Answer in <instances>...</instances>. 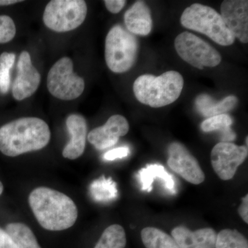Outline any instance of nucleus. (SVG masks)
<instances>
[{
    "instance_id": "ddd939ff",
    "label": "nucleus",
    "mask_w": 248,
    "mask_h": 248,
    "mask_svg": "<svg viewBox=\"0 0 248 248\" xmlns=\"http://www.w3.org/2000/svg\"><path fill=\"white\" fill-rule=\"evenodd\" d=\"M129 131L128 121L123 116L112 115L102 126L93 129L87 136L88 140L98 150L115 146L121 137Z\"/></svg>"
},
{
    "instance_id": "aec40b11",
    "label": "nucleus",
    "mask_w": 248,
    "mask_h": 248,
    "mask_svg": "<svg viewBox=\"0 0 248 248\" xmlns=\"http://www.w3.org/2000/svg\"><path fill=\"white\" fill-rule=\"evenodd\" d=\"M6 232L18 248H41L33 232L24 223H10Z\"/></svg>"
},
{
    "instance_id": "6e6552de",
    "label": "nucleus",
    "mask_w": 248,
    "mask_h": 248,
    "mask_svg": "<svg viewBox=\"0 0 248 248\" xmlns=\"http://www.w3.org/2000/svg\"><path fill=\"white\" fill-rule=\"evenodd\" d=\"M174 46L183 60L198 69L218 66L221 61V55L216 49L187 31L176 37Z\"/></svg>"
},
{
    "instance_id": "2f4dec72",
    "label": "nucleus",
    "mask_w": 248,
    "mask_h": 248,
    "mask_svg": "<svg viewBox=\"0 0 248 248\" xmlns=\"http://www.w3.org/2000/svg\"><path fill=\"white\" fill-rule=\"evenodd\" d=\"M3 190H4V186H3L2 183L0 182V195L2 194Z\"/></svg>"
},
{
    "instance_id": "423d86ee",
    "label": "nucleus",
    "mask_w": 248,
    "mask_h": 248,
    "mask_svg": "<svg viewBox=\"0 0 248 248\" xmlns=\"http://www.w3.org/2000/svg\"><path fill=\"white\" fill-rule=\"evenodd\" d=\"M87 11V5L83 0H53L46 6L44 23L55 32H68L82 24Z\"/></svg>"
},
{
    "instance_id": "2eb2a0df",
    "label": "nucleus",
    "mask_w": 248,
    "mask_h": 248,
    "mask_svg": "<svg viewBox=\"0 0 248 248\" xmlns=\"http://www.w3.org/2000/svg\"><path fill=\"white\" fill-rule=\"evenodd\" d=\"M217 235L216 231L211 228L192 232L180 226L172 231V237L179 248H215Z\"/></svg>"
},
{
    "instance_id": "5701e85b",
    "label": "nucleus",
    "mask_w": 248,
    "mask_h": 248,
    "mask_svg": "<svg viewBox=\"0 0 248 248\" xmlns=\"http://www.w3.org/2000/svg\"><path fill=\"white\" fill-rule=\"evenodd\" d=\"M125 245L126 236L123 227L114 224L104 231L94 248H125Z\"/></svg>"
},
{
    "instance_id": "a211bd4d",
    "label": "nucleus",
    "mask_w": 248,
    "mask_h": 248,
    "mask_svg": "<svg viewBox=\"0 0 248 248\" xmlns=\"http://www.w3.org/2000/svg\"><path fill=\"white\" fill-rule=\"evenodd\" d=\"M237 102V98L234 96H228L223 100L217 102L210 96L202 94L197 97L195 104L199 112L204 117L210 118L232 110Z\"/></svg>"
},
{
    "instance_id": "a878e982",
    "label": "nucleus",
    "mask_w": 248,
    "mask_h": 248,
    "mask_svg": "<svg viewBox=\"0 0 248 248\" xmlns=\"http://www.w3.org/2000/svg\"><path fill=\"white\" fill-rule=\"evenodd\" d=\"M16 34V24L12 18L8 16H0V44L9 42Z\"/></svg>"
},
{
    "instance_id": "f257e3e1",
    "label": "nucleus",
    "mask_w": 248,
    "mask_h": 248,
    "mask_svg": "<svg viewBox=\"0 0 248 248\" xmlns=\"http://www.w3.org/2000/svg\"><path fill=\"white\" fill-rule=\"evenodd\" d=\"M29 202L37 221L47 231H64L74 226L78 219L76 203L58 190L37 187L31 192Z\"/></svg>"
},
{
    "instance_id": "7c9ffc66",
    "label": "nucleus",
    "mask_w": 248,
    "mask_h": 248,
    "mask_svg": "<svg viewBox=\"0 0 248 248\" xmlns=\"http://www.w3.org/2000/svg\"><path fill=\"white\" fill-rule=\"evenodd\" d=\"M22 1H18V0H0V6H9V5L22 2Z\"/></svg>"
},
{
    "instance_id": "9d476101",
    "label": "nucleus",
    "mask_w": 248,
    "mask_h": 248,
    "mask_svg": "<svg viewBox=\"0 0 248 248\" xmlns=\"http://www.w3.org/2000/svg\"><path fill=\"white\" fill-rule=\"evenodd\" d=\"M168 153V165L176 174L195 185L205 181V174L198 161L184 145L179 142H172L169 146Z\"/></svg>"
},
{
    "instance_id": "393cba45",
    "label": "nucleus",
    "mask_w": 248,
    "mask_h": 248,
    "mask_svg": "<svg viewBox=\"0 0 248 248\" xmlns=\"http://www.w3.org/2000/svg\"><path fill=\"white\" fill-rule=\"evenodd\" d=\"M16 61L14 53H3L0 55V91L3 94L9 92L11 85V71Z\"/></svg>"
},
{
    "instance_id": "39448f33",
    "label": "nucleus",
    "mask_w": 248,
    "mask_h": 248,
    "mask_svg": "<svg viewBox=\"0 0 248 248\" xmlns=\"http://www.w3.org/2000/svg\"><path fill=\"white\" fill-rule=\"evenodd\" d=\"M138 51V41L133 34L120 25L110 29L106 38L105 60L111 71H128L136 62Z\"/></svg>"
},
{
    "instance_id": "c85d7f7f",
    "label": "nucleus",
    "mask_w": 248,
    "mask_h": 248,
    "mask_svg": "<svg viewBox=\"0 0 248 248\" xmlns=\"http://www.w3.org/2000/svg\"><path fill=\"white\" fill-rule=\"evenodd\" d=\"M0 248H18L6 231L0 228Z\"/></svg>"
},
{
    "instance_id": "bb28decb",
    "label": "nucleus",
    "mask_w": 248,
    "mask_h": 248,
    "mask_svg": "<svg viewBox=\"0 0 248 248\" xmlns=\"http://www.w3.org/2000/svg\"><path fill=\"white\" fill-rule=\"evenodd\" d=\"M130 154V149L128 147H120L107 152L104 155V159L107 161H113L117 159H122L126 157Z\"/></svg>"
},
{
    "instance_id": "dca6fc26",
    "label": "nucleus",
    "mask_w": 248,
    "mask_h": 248,
    "mask_svg": "<svg viewBox=\"0 0 248 248\" xmlns=\"http://www.w3.org/2000/svg\"><path fill=\"white\" fill-rule=\"evenodd\" d=\"M124 22L130 33L149 35L153 28L151 10L143 1H136L124 15Z\"/></svg>"
},
{
    "instance_id": "f03ea898",
    "label": "nucleus",
    "mask_w": 248,
    "mask_h": 248,
    "mask_svg": "<svg viewBox=\"0 0 248 248\" xmlns=\"http://www.w3.org/2000/svg\"><path fill=\"white\" fill-rule=\"evenodd\" d=\"M50 140L48 124L37 117L17 119L0 128V151L11 157L42 149Z\"/></svg>"
},
{
    "instance_id": "1a4fd4ad",
    "label": "nucleus",
    "mask_w": 248,
    "mask_h": 248,
    "mask_svg": "<svg viewBox=\"0 0 248 248\" xmlns=\"http://www.w3.org/2000/svg\"><path fill=\"white\" fill-rule=\"evenodd\" d=\"M248 155V147L239 146L231 142H219L212 150V166L222 180H231Z\"/></svg>"
},
{
    "instance_id": "c756f323",
    "label": "nucleus",
    "mask_w": 248,
    "mask_h": 248,
    "mask_svg": "<svg viewBox=\"0 0 248 248\" xmlns=\"http://www.w3.org/2000/svg\"><path fill=\"white\" fill-rule=\"evenodd\" d=\"M239 216L242 218L245 223H248V195L245 196L242 199L241 205H240L239 210Z\"/></svg>"
},
{
    "instance_id": "f8f14e48",
    "label": "nucleus",
    "mask_w": 248,
    "mask_h": 248,
    "mask_svg": "<svg viewBox=\"0 0 248 248\" xmlns=\"http://www.w3.org/2000/svg\"><path fill=\"white\" fill-rule=\"evenodd\" d=\"M221 16L235 38L248 42V1L225 0L221 5Z\"/></svg>"
},
{
    "instance_id": "b1692460",
    "label": "nucleus",
    "mask_w": 248,
    "mask_h": 248,
    "mask_svg": "<svg viewBox=\"0 0 248 248\" xmlns=\"http://www.w3.org/2000/svg\"><path fill=\"white\" fill-rule=\"evenodd\" d=\"M215 248H248V242L236 230L224 229L217 235Z\"/></svg>"
},
{
    "instance_id": "412c9836",
    "label": "nucleus",
    "mask_w": 248,
    "mask_h": 248,
    "mask_svg": "<svg viewBox=\"0 0 248 248\" xmlns=\"http://www.w3.org/2000/svg\"><path fill=\"white\" fill-rule=\"evenodd\" d=\"M141 237L146 248H179L172 236L153 227L143 228Z\"/></svg>"
},
{
    "instance_id": "20e7f679",
    "label": "nucleus",
    "mask_w": 248,
    "mask_h": 248,
    "mask_svg": "<svg viewBox=\"0 0 248 248\" xmlns=\"http://www.w3.org/2000/svg\"><path fill=\"white\" fill-rule=\"evenodd\" d=\"M183 27L208 36L221 46H231L235 37L218 14L213 8L201 4H193L186 8L181 17Z\"/></svg>"
},
{
    "instance_id": "9b49d317",
    "label": "nucleus",
    "mask_w": 248,
    "mask_h": 248,
    "mask_svg": "<svg viewBox=\"0 0 248 248\" xmlns=\"http://www.w3.org/2000/svg\"><path fill=\"white\" fill-rule=\"evenodd\" d=\"M17 68V76L13 84V95L16 100L22 101L36 92L40 86L41 76L27 51H23L19 55Z\"/></svg>"
},
{
    "instance_id": "4468645a",
    "label": "nucleus",
    "mask_w": 248,
    "mask_h": 248,
    "mask_svg": "<svg viewBox=\"0 0 248 248\" xmlns=\"http://www.w3.org/2000/svg\"><path fill=\"white\" fill-rule=\"evenodd\" d=\"M66 127L71 140L63 148L62 155L66 159H78L84 153L87 137V124L83 116L72 114L66 120Z\"/></svg>"
},
{
    "instance_id": "6ab92c4d",
    "label": "nucleus",
    "mask_w": 248,
    "mask_h": 248,
    "mask_svg": "<svg viewBox=\"0 0 248 248\" xmlns=\"http://www.w3.org/2000/svg\"><path fill=\"white\" fill-rule=\"evenodd\" d=\"M232 123L231 116L221 114L204 120L201 124V128L205 133L219 131L221 135V142H229L234 141L236 139V134L231 128Z\"/></svg>"
},
{
    "instance_id": "0eeeda50",
    "label": "nucleus",
    "mask_w": 248,
    "mask_h": 248,
    "mask_svg": "<svg viewBox=\"0 0 248 248\" xmlns=\"http://www.w3.org/2000/svg\"><path fill=\"white\" fill-rule=\"evenodd\" d=\"M47 87L50 94L64 101L74 100L84 92L83 78L73 72L71 58H62L50 68L47 78Z\"/></svg>"
},
{
    "instance_id": "cd10ccee",
    "label": "nucleus",
    "mask_w": 248,
    "mask_h": 248,
    "mask_svg": "<svg viewBox=\"0 0 248 248\" xmlns=\"http://www.w3.org/2000/svg\"><path fill=\"white\" fill-rule=\"evenodd\" d=\"M107 9L113 14H117L120 13L125 4L126 1L125 0H105L104 1Z\"/></svg>"
},
{
    "instance_id": "7ed1b4c3",
    "label": "nucleus",
    "mask_w": 248,
    "mask_h": 248,
    "mask_svg": "<svg viewBox=\"0 0 248 248\" xmlns=\"http://www.w3.org/2000/svg\"><path fill=\"white\" fill-rule=\"evenodd\" d=\"M184 78L177 71H170L158 77L143 75L135 80L133 91L137 99L152 108H161L175 102L184 88Z\"/></svg>"
},
{
    "instance_id": "4be33fe9",
    "label": "nucleus",
    "mask_w": 248,
    "mask_h": 248,
    "mask_svg": "<svg viewBox=\"0 0 248 248\" xmlns=\"http://www.w3.org/2000/svg\"><path fill=\"white\" fill-rule=\"evenodd\" d=\"M90 193L91 197L97 202H110L117 198L118 195L117 184L112 180V178H106L102 176L91 184Z\"/></svg>"
},
{
    "instance_id": "f3484780",
    "label": "nucleus",
    "mask_w": 248,
    "mask_h": 248,
    "mask_svg": "<svg viewBox=\"0 0 248 248\" xmlns=\"http://www.w3.org/2000/svg\"><path fill=\"white\" fill-rule=\"evenodd\" d=\"M141 184V190L151 192L152 184L155 179H159L164 183V187L172 193H175L176 186L174 178L166 171L164 166L155 164L148 165L144 169L139 171L138 174Z\"/></svg>"
}]
</instances>
